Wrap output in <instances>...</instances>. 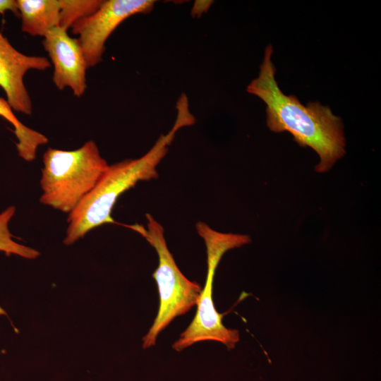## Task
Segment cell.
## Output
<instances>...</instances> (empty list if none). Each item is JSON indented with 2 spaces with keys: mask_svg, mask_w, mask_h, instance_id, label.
Here are the masks:
<instances>
[{
  "mask_svg": "<svg viewBox=\"0 0 381 381\" xmlns=\"http://www.w3.org/2000/svg\"><path fill=\"white\" fill-rule=\"evenodd\" d=\"M42 45L54 66L55 86L61 90L68 87L75 96H82L87 89L88 67L77 39L58 26L43 37Z\"/></svg>",
  "mask_w": 381,
  "mask_h": 381,
  "instance_id": "52a82bcc",
  "label": "cell"
},
{
  "mask_svg": "<svg viewBox=\"0 0 381 381\" xmlns=\"http://www.w3.org/2000/svg\"><path fill=\"white\" fill-rule=\"evenodd\" d=\"M51 66L47 57L29 56L18 52L0 29V87L14 111L32 114V103L24 83V76L30 70L45 71Z\"/></svg>",
  "mask_w": 381,
  "mask_h": 381,
  "instance_id": "ba28073f",
  "label": "cell"
},
{
  "mask_svg": "<svg viewBox=\"0 0 381 381\" xmlns=\"http://www.w3.org/2000/svg\"><path fill=\"white\" fill-rule=\"evenodd\" d=\"M0 116L13 126V133L17 138L16 146L18 155L27 162L33 161L39 147L49 142L48 138L21 123L14 114L13 109L7 100L1 97Z\"/></svg>",
  "mask_w": 381,
  "mask_h": 381,
  "instance_id": "30bf717a",
  "label": "cell"
},
{
  "mask_svg": "<svg viewBox=\"0 0 381 381\" xmlns=\"http://www.w3.org/2000/svg\"><path fill=\"white\" fill-rule=\"evenodd\" d=\"M177 115L174 126L167 134H162L144 155L109 165L93 189L68 217V227L64 243L68 246L83 238L90 230L104 224H115L111 217L119 197L138 181L158 177L157 167L166 156L176 132L193 124L188 100L180 97L176 104Z\"/></svg>",
  "mask_w": 381,
  "mask_h": 381,
  "instance_id": "7a4b0ae2",
  "label": "cell"
},
{
  "mask_svg": "<svg viewBox=\"0 0 381 381\" xmlns=\"http://www.w3.org/2000/svg\"><path fill=\"white\" fill-rule=\"evenodd\" d=\"M15 212L16 207L10 206L0 213V251L6 255L14 254L27 259H35L40 255L39 251L20 244L13 238L8 226ZM6 315L5 310L0 307V315Z\"/></svg>",
  "mask_w": 381,
  "mask_h": 381,
  "instance_id": "8fae6325",
  "label": "cell"
},
{
  "mask_svg": "<svg viewBox=\"0 0 381 381\" xmlns=\"http://www.w3.org/2000/svg\"><path fill=\"white\" fill-rule=\"evenodd\" d=\"M17 6L23 32L44 37L59 25V0H17Z\"/></svg>",
  "mask_w": 381,
  "mask_h": 381,
  "instance_id": "9c48e42d",
  "label": "cell"
},
{
  "mask_svg": "<svg viewBox=\"0 0 381 381\" xmlns=\"http://www.w3.org/2000/svg\"><path fill=\"white\" fill-rule=\"evenodd\" d=\"M196 1L194 4L192 14H195V16H198L199 14L202 13V12L207 11V9L209 8L211 4V3H208V1Z\"/></svg>",
  "mask_w": 381,
  "mask_h": 381,
  "instance_id": "5bb4252c",
  "label": "cell"
},
{
  "mask_svg": "<svg viewBox=\"0 0 381 381\" xmlns=\"http://www.w3.org/2000/svg\"><path fill=\"white\" fill-rule=\"evenodd\" d=\"M272 52L270 44L265 49L259 75L248 85L247 92L266 104L270 130L287 131L300 146L311 147L320 157L315 171L327 172L346 152L341 119L320 102H308L305 106L295 95H285L275 80Z\"/></svg>",
  "mask_w": 381,
  "mask_h": 381,
  "instance_id": "6da1fadb",
  "label": "cell"
},
{
  "mask_svg": "<svg viewBox=\"0 0 381 381\" xmlns=\"http://www.w3.org/2000/svg\"><path fill=\"white\" fill-rule=\"evenodd\" d=\"M155 1L152 0H107L102 1L92 15L76 22L71 28L85 56L87 67L99 64L109 36L128 18L148 13Z\"/></svg>",
  "mask_w": 381,
  "mask_h": 381,
  "instance_id": "8992f818",
  "label": "cell"
},
{
  "mask_svg": "<svg viewBox=\"0 0 381 381\" xmlns=\"http://www.w3.org/2000/svg\"><path fill=\"white\" fill-rule=\"evenodd\" d=\"M6 11H11L15 15L18 14L17 1L0 0V14H3Z\"/></svg>",
  "mask_w": 381,
  "mask_h": 381,
  "instance_id": "4fadbf2b",
  "label": "cell"
},
{
  "mask_svg": "<svg viewBox=\"0 0 381 381\" xmlns=\"http://www.w3.org/2000/svg\"><path fill=\"white\" fill-rule=\"evenodd\" d=\"M146 229L139 224L128 226L145 238L159 258L152 277L158 287L159 306L153 324L143 338L144 349L154 346L159 334L175 318L197 305L202 291L199 284L188 279L178 267L167 247L163 226L151 214H146Z\"/></svg>",
  "mask_w": 381,
  "mask_h": 381,
  "instance_id": "277c9868",
  "label": "cell"
},
{
  "mask_svg": "<svg viewBox=\"0 0 381 381\" xmlns=\"http://www.w3.org/2000/svg\"><path fill=\"white\" fill-rule=\"evenodd\" d=\"M40 201L70 214L109 167L93 140L73 150L49 147L43 155Z\"/></svg>",
  "mask_w": 381,
  "mask_h": 381,
  "instance_id": "3957f363",
  "label": "cell"
},
{
  "mask_svg": "<svg viewBox=\"0 0 381 381\" xmlns=\"http://www.w3.org/2000/svg\"><path fill=\"white\" fill-rule=\"evenodd\" d=\"M198 234L203 238L207 249V272L204 288L198 301L197 311L190 324L183 331L172 347L177 351L206 340L217 341L229 349L239 341L238 331L226 327L212 300V284L217 267L229 250L250 242L247 235L225 234L217 231L204 222L196 224Z\"/></svg>",
  "mask_w": 381,
  "mask_h": 381,
  "instance_id": "5b68a950",
  "label": "cell"
},
{
  "mask_svg": "<svg viewBox=\"0 0 381 381\" xmlns=\"http://www.w3.org/2000/svg\"><path fill=\"white\" fill-rule=\"evenodd\" d=\"M59 27L68 30L78 20L95 13L102 3L101 0H59Z\"/></svg>",
  "mask_w": 381,
  "mask_h": 381,
  "instance_id": "7c38bea8",
  "label": "cell"
}]
</instances>
